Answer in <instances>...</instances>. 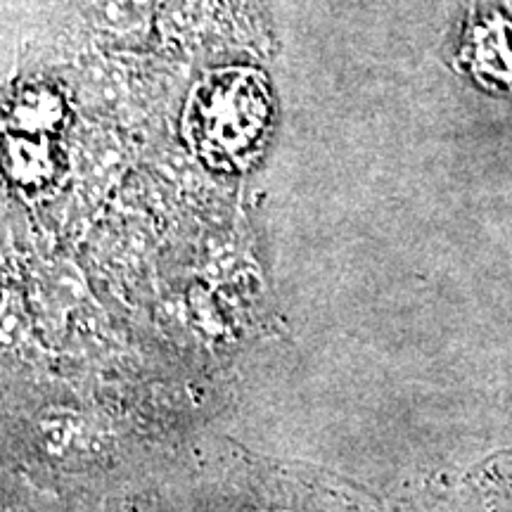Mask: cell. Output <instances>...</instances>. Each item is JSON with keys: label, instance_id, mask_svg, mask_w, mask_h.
<instances>
[{"label": "cell", "instance_id": "1", "mask_svg": "<svg viewBox=\"0 0 512 512\" xmlns=\"http://www.w3.org/2000/svg\"><path fill=\"white\" fill-rule=\"evenodd\" d=\"M271 110V93L259 74L249 69L216 72L192 93L185 133L207 162L240 169L259 155Z\"/></svg>", "mask_w": 512, "mask_h": 512}, {"label": "cell", "instance_id": "2", "mask_svg": "<svg viewBox=\"0 0 512 512\" xmlns=\"http://www.w3.org/2000/svg\"><path fill=\"white\" fill-rule=\"evenodd\" d=\"M456 69L491 93H512V22L498 10H479L472 0Z\"/></svg>", "mask_w": 512, "mask_h": 512}]
</instances>
